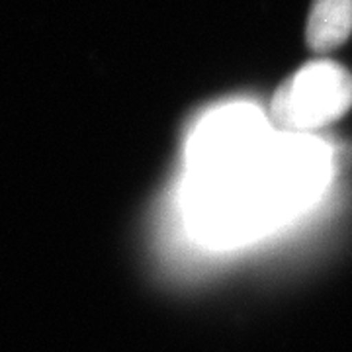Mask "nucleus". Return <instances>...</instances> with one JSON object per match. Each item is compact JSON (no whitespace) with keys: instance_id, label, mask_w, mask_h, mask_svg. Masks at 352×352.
Listing matches in <instances>:
<instances>
[{"instance_id":"f257e3e1","label":"nucleus","mask_w":352,"mask_h":352,"mask_svg":"<svg viewBox=\"0 0 352 352\" xmlns=\"http://www.w3.org/2000/svg\"><path fill=\"white\" fill-rule=\"evenodd\" d=\"M327 180V155L303 139L266 143L249 159L192 175L184 196L190 231L210 245L263 235L296 215Z\"/></svg>"},{"instance_id":"f03ea898","label":"nucleus","mask_w":352,"mask_h":352,"mask_svg":"<svg viewBox=\"0 0 352 352\" xmlns=\"http://www.w3.org/2000/svg\"><path fill=\"white\" fill-rule=\"evenodd\" d=\"M351 106V71L333 61H315L276 88L270 100V120L288 133H303L339 120Z\"/></svg>"},{"instance_id":"7ed1b4c3","label":"nucleus","mask_w":352,"mask_h":352,"mask_svg":"<svg viewBox=\"0 0 352 352\" xmlns=\"http://www.w3.org/2000/svg\"><path fill=\"white\" fill-rule=\"evenodd\" d=\"M263 122L249 110H231L201 126L190 147L192 173H212L249 159L268 139Z\"/></svg>"},{"instance_id":"20e7f679","label":"nucleus","mask_w":352,"mask_h":352,"mask_svg":"<svg viewBox=\"0 0 352 352\" xmlns=\"http://www.w3.org/2000/svg\"><path fill=\"white\" fill-rule=\"evenodd\" d=\"M352 34V0H314L305 41L315 53H329L342 45Z\"/></svg>"}]
</instances>
